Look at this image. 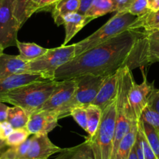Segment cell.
Instances as JSON below:
<instances>
[{
    "label": "cell",
    "mask_w": 159,
    "mask_h": 159,
    "mask_svg": "<svg viewBox=\"0 0 159 159\" xmlns=\"http://www.w3.org/2000/svg\"><path fill=\"white\" fill-rule=\"evenodd\" d=\"M59 0H30L27 8L26 16L28 20L34 13L41 11H52Z\"/></svg>",
    "instance_id": "28"
},
{
    "label": "cell",
    "mask_w": 159,
    "mask_h": 159,
    "mask_svg": "<svg viewBox=\"0 0 159 159\" xmlns=\"http://www.w3.org/2000/svg\"><path fill=\"white\" fill-rule=\"evenodd\" d=\"M55 159H95L88 138L84 142L69 148H62Z\"/></svg>",
    "instance_id": "18"
},
{
    "label": "cell",
    "mask_w": 159,
    "mask_h": 159,
    "mask_svg": "<svg viewBox=\"0 0 159 159\" xmlns=\"http://www.w3.org/2000/svg\"><path fill=\"white\" fill-rule=\"evenodd\" d=\"M59 117L55 111H38L29 116L27 128L30 134H48L58 126Z\"/></svg>",
    "instance_id": "11"
},
{
    "label": "cell",
    "mask_w": 159,
    "mask_h": 159,
    "mask_svg": "<svg viewBox=\"0 0 159 159\" xmlns=\"http://www.w3.org/2000/svg\"><path fill=\"white\" fill-rule=\"evenodd\" d=\"M139 124L141 127L142 131H143L150 147L155 154L156 158L159 159V134L151 125L143 121L142 119L139 120Z\"/></svg>",
    "instance_id": "26"
},
{
    "label": "cell",
    "mask_w": 159,
    "mask_h": 159,
    "mask_svg": "<svg viewBox=\"0 0 159 159\" xmlns=\"http://www.w3.org/2000/svg\"><path fill=\"white\" fill-rule=\"evenodd\" d=\"M3 48H2V47H1V46H0V55H1V54H2V53H3Z\"/></svg>",
    "instance_id": "44"
},
{
    "label": "cell",
    "mask_w": 159,
    "mask_h": 159,
    "mask_svg": "<svg viewBox=\"0 0 159 159\" xmlns=\"http://www.w3.org/2000/svg\"><path fill=\"white\" fill-rule=\"evenodd\" d=\"M140 119L151 125L159 134V114L147 106L142 112Z\"/></svg>",
    "instance_id": "31"
},
{
    "label": "cell",
    "mask_w": 159,
    "mask_h": 159,
    "mask_svg": "<svg viewBox=\"0 0 159 159\" xmlns=\"http://www.w3.org/2000/svg\"><path fill=\"white\" fill-rule=\"evenodd\" d=\"M148 9L151 11H157L159 10V0H148Z\"/></svg>",
    "instance_id": "41"
},
{
    "label": "cell",
    "mask_w": 159,
    "mask_h": 159,
    "mask_svg": "<svg viewBox=\"0 0 159 159\" xmlns=\"http://www.w3.org/2000/svg\"><path fill=\"white\" fill-rule=\"evenodd\" d=\"M30 135V134L26 127L14 129L11 134L5 140L6 144L8 147L18 146L26 141Z\"/></svg>",
    "instance_id": "29"
},
{
    "label": "cell",
    "mask_w": 159,
    "mask_h": 159,
    "mask_svg": "<svg viewBox=\"0 0 159 159\" xmlns=\"http://www.w3.org/2000/svg\"><path fill=\"white\" fill-rule=\"evenodd\" d=\"M128 159H138V157H137V152H136L135 146H134V148H133L132 151H131L130 154H129Z\"/></svg>",
    "instance_id": "42"
},
{
    "label": "cell",
    "mask_w": 159,
    "mask_h": 159,
    "mask_svg": "<svg viewBox=\"0 0 159 159\" xmlns=\"http://www.w3.org/2000/svg\"><path fill=\"white\" fill-rule=\"evenodd\" d=\"M129 30H140L143 33H152L159 30V10L148 11L146 14L137 17Z\"/></svg>",
    "instance_id": "20"
},
{
    "label": "cell",
    "mask_w": 159,
    "mask_h": 159,
    "mask_svg": "<svg viewBox=\"0 0 159 159\" xmlns=\"http://www.w3.org/2000/svg\"><path fill=\"white\" fill-rule=\"evenodd\" d=\"M15 0H0V46H16L20 27L14 16Z\"/></svg>",
    "instance_id": "8"
},
{
    "label": "cell",
    "mask_w": 159,
    "mask_h": 159,
    "mask_svg": "<svg viewBox=\"0 0 159 159\" xmlns=\"http://www.w3.org/2000/svg\"><path fill=\"white\" fill-rule=\"evenodd\" d=\"M148 11V0H135L128 9L127 12L137 17H140L146 14Z\"/></svg>",
    "instance_id": "32"
},
{
    "label": "cell",
    "mask_w": 159,
    "mask_h": 159,
    "mask_svg": "<svg viewBox=\"0 0 159 159\" xmlns=\"http://www.w3.org/2000/svg\"><path fill=\"white\" fill-rule=\"evenodd\" d=\"M112 1L116 13H123V12H127L128 9L135 0H112Z\"/></svg>",
    "instance_id": "35"
},
{
    "label": "cell",
    "mask_w": 159,
    "mask_h": 159,
    "mask_svg": "<svg viewBox=\"0 0 159 159\" xmlns=\"http://www.w3.org/2000/svg\"><path fill=\"white\" fill-rule=\"evenodd\" d=\"M44 80L45 79H44L42 75L34 74V73L16 74L0 79V102L2 101V97L12 90L24 86L27 84L41 81Z\"/></svg>",
    "instance_id": "14"
},
{
    "label": "cell",
    "mask_w": 159,
    "mask_h": 159,
    "mask_svg": "<svg viewBox=\"0 0 159 159\" xmlns=\"http://www.w3.org/2000/svg\"><path fill=\"white\" fill-rule=\"evenodd\" d=\"M137 19V16L128 12L116 13L115 16L108 20L94 33L75 44V56H79L99 44L103 43L123 32L129 30L131 25Z\"/></svg>",
    "instance_id": "4"
},
{
    "label": "cell",
    "mask_w": 159,
    "mask_h": 159,
    "mask_svg": "<svg viewBox=\"0 0 159 159\" xmlns=\"http://www.w3.org/2000/svg\"><path fill=\"white\" fill-rule=\"evenodd\" d=\"M74 57L75 44L48 48L43 56L27 62L25 73L40 74L45 80H55L56 70Z\"/></svg>",
    "instance_id": "6"
},
{
    "label": "cell",
    "mask_w": 159,
    "mask_h": 159,
    "mask_svg": "<svg viewBox=\"0 0 159 159\" xmlns=\"http://www.w3.org/2000/svg\"><path fill=\"white\" fill-rule=\"evenodd\" d=\"M13 127L9 122L4 121L0 123V140H5L13 131Z\"/></svg>",
    "instance_id": "37"
},
{
    "label": "cell",
    "mask_w": 159,
    "mask_h": 159,
    "mask_svg": "<svg viewBox=\"0 0 159 159\" xmlns=\"http://www.w3.org/2000/svg\"><path fill=\"white\" fill-rule=\"evenodd\" d=\"M59 83L56 80H44L27 84L7 93L1 102L20 107L30 116L46 102Z\"/></svg>",
    "instance_id": "3"
},
{
    "label": "cell",
    "mask_w": 159,
    "mask_h": 159,
    "mask_svg": "<svg viewBox=\"0 0 159 159\" xmlns=\"http://www.w3.org/2000/svg\"><path fill=\"white\" fill-rule=\"evenodd\" d=\"M138 122L134 121L132 123L127 134L121 140L115 159H128L137 140V133H138Z\"/></svg>",
    "instance_id": "21"
},
{
    "label": "cell",
    "mask_w": 159,
    "mask_h": 159,
    "mask_svg": "<svg viewBox=\"0 0 159 159\" xmlns=\"http://www.w3.org/2000/svg\"><path fill=\"white\" fill-rule=\"evenodd\" d=\"M16 47L19 49V56L24 60L30 62L43 56L48 48H43L35 43H27L17 41Z\"/></svg>",
    "instance_id": "22"
},
{
    "label": "cell",
    "mask_w": 159,
    "mask_h": 159,
    "mask_svg": "<svg viewBox=\"0 0 159 159\" xmlns=\"http://www.w3.org/2000/svg\"><path fill=\"white\" fill-rule=\"evenodd\" d=\"M87 117H88V126L86 132L89 137H92L97 131L102 119V110L96 105H89L86 107Z\"/></svg>",
    "instance_id": "25"
},
{
    "label": "cell",
    "mask_w": 159,
    "mask_h": 159,
    "mask_svg": "<svg viewBox=\"0 0 159 159\" xmlns=\"http://www.w3.org/2000/svg\"><path fill=\"white\" fill-rule=\"evenodd\" d=\"M137 134H138V133H137ZM134 146H135L136 152H137V157H138V159H145L144 155H143V150H142L141 145H140V140H139L138 137H137V140H136V142H135V144H134Z\"/></svg>",
    "instance_id": "40"
},
{
    "label": "cell",
    "mask_w": 159,
    "mask_h": 159,
    "mask_svg": "<svg viewBox=\"0 0 159 159\" xmlns=\"http://www.w3.org/2000/svg\"><path fill=\"white\" fill-rule=\"evenodd\" d=\"M112 12H116L112 0H94L85 16L94 20Z\"/></svg>",
    "instance_id": "23"
},
{
    "label": "cell",
    "mask_w": 159,
    "mask_h": 159,
    "mask_svg": "<svg viewBox=\"0 0 159 159\" xmlns=\"http://www.w3.org/2000/svg\"><path fill=\"white\" fill-rule=\"evenodd\" d=\"M77 78V86L72 98L63 106L55 111L59 119L70 116V112L75 108H86L91 105L95 98L105 76L84 75Z\"/></svg>",
    "instance_id": "7"
},
{
    "label": "cell",
    "mask_w": 159,
    "mask_h": 159,
    "mask_svg": "<svg viewBox=\"0 0 159 159\" xmlns=\"http://www.w3.org/2000/svg\"><path fill=\"white\" fill-rule=\"evenodd\" d=\"M142 41L144 66H149L159 58V30L152 33L143 32Z\"/></svg>",
    "instance_id": "17"
},
{
    "label": "cell",
    "mask_w": 159,
    "mask_h": 159,
    "mask_svg": "<svg viewBox=\"0 0 159 159\" xmlns=\"http://www.w3.org/2000/svg\"><path fill=\"white\" fill-rule=\"evenodd\" d=\"M137 137H138L139 140H140V145H141L142 150H143V155H144L145 159H157L154 153L153 152L152 149L150 147L149 143H148V140H147L146 137H145L144 134H143V131H142L141 127H140V124L138 122V134H137Z\"/></svg>",
    "instance_id": "34"
},
{
    "label": "cell",
    "mask_w": 159,
    "mask_h": 159,
    "mask_svg": "<svg viewBox=\"0 0 159 159\" xmlns=\"http://www.w3.org/2000/svg\"><path fill=\"white\" fill-rule=\"evenodd\" d=\"M134 81V76L129 67H123L119 70V84L116 106V129L111 159L116 157L119 143L127 134L132 123L134 121H138L134 117L129 102V91Z\"/></svg>",
    "instance_id": "2"
},
{
    "label": "cell",
    "mask_w": 159,
    "mask_h": 159,
    "mask_svg": "<svg viewBox=\"0 0 159 159\" xmlns=\"http://www.w3.org/2000/svg\"><path fill=\"white\" fill-rule=\"evenodd\" d=\"M118 84H119V71L109 76H105L95 98L91 104L99 107L102 110L105 109L116 99Z\"/></svg>",
    "instance_id": "13"
},
{
    "label": "cell",
    "mask_w": 159,
    "mask_h": 159,
    "mask_svg": "<svg viewBox=\"0 0 159 159\" xmlns=\"http://www.w3.org/2000/svg\"><path fill=\"white\" fill-rule=\"evenodd\" d=\"M70 116L73 118L75 121L76 122L82 129L84 131H87V126H88V117H87L86 108L80 107V108H75L70 112Z\"/></svg>",
    "instance_id": "33"
},
{
    "label": "cell",
    "mask_w": 159,
    "mask_h": 159,
    "mask_svg": "<svg viewBox=\"0 0 159 159\" xmlns=\"http://www.w3.org/2000/svg\"><path fill=\"white\" fill-rule=\"evenodd\" d=\"M30 0H15L14 2V16L17 20L20 28L27 20L26 16L27 6Z\"/></svg>",
    "instance_id": "30"
},
{
    "label": "cell",
    "mask_w": 159,
    "mask_h": 159,
    "mask_svg": "<svg viewBox=\"0 0 159 159\" xmlns=\"http://www.w3.org/2000/svg\"><path fill=\"white\" fill-rule=\"evenodd\" d=\"M94 0H80V3L79 10H78L77 13H80L82 15H85L91 5L93 4Z\"/></svg>",
    "instance_id": "38"
},
{
    "label": "cell",
    "mask_w": 159,
    "mask_h": 159,
    "mask_svg": "<svg viewBox=\"0 0 159 159\" xmlns=\"http://www.w3.org/2000/svg\"><path fill=\"white\" fill-rule=\"evenodd\" d=\"M62 150L51 141L48 134H34L30 137V146L24 159H48Z\"/></svg>",
    "instance_id": "12"
},
{
    "label": "cell",
    "mask_w": 159,
    "mask_h": 159,
    "mask_svg": "<svg viewBox=\"0 0 159 159\" xmlns=\"http://www.w3.org/2000/svg\"><path fill=\"white\" fill-rule=\"evenodd\" d=\"M148 107L159 114V90L154 89L150 96Z\"/></svg>",
    "instance_id": "36"
},
{
    "label": "cell",
    "mask_w": 159,
    "mask_h": 159,
    "mask_svg": "<svg viewBox=\"0 0 159 159\" xmlns=\"http://www.w3.org/2000/svg\"><path fill=\"white\" fill-rule=\"evenodd\" d=\"M76 86L77 78L60 80L49 98L38 111H56L59 109L72 98Z\"/></svg>",
    "instance_id": "10"
},
{
    "label": "cell",
    "mask_w": 159,
    "mask_h": 159,
    "mask_svg": "<svg viewBox=\"0 0 159 159\" xmlns=\"http://www.w3.org/2000/svg\"><path fill=\"white\" fill-rule=\"evenodd\" d=\"M27 62L19 55L13 56L2 53L0 55V79L25 73Z\"/></svg>",
    "instance_id": "15"
},
{
    "label": "cell",
    "mask_w": 159,
    "mask_h": 159,
    "mask_svg": "<svg viewBox=\"0 0 159 159\" xmlns=\"http://www.w3.org/2000/svg\"><path fill=\"white\" fill-rule=\"evenodd\" d=\"M30 143V138L18 146L10 147L0 154V159H24Z\"/></svg>",
    "instance_id": "27"
},
{
    "label": "cell",
    "mask_w": 159,
    "mask_h": 159,
    "mask_svg": "<svg viewBox=\"0 0 159 159\" xmlns=\"http://www.w3.org/2000/svg\"><path fill=\"white\" fill-rule=\"evenodd\" d=\"M80 0H59L52 10V16L57 26L62 25L63 18L66 15L77 13Z\"/></svg>",
    "instance_id": "19"
},
{
    "label": "cell",
    "mask_w": 159,
    "mask_h": 159,
    "mask_svg": "<svg viewBox=\"0 0 159 159\" xmlns=\"http://www.w3.org/2000/svg\"><path fill=\"white\" fill-rule=\"evenodd\" d=\"M143 80L141 84H137L134 80L129 91V102L134 117L140 120L143 109L148 106L150 96L155 88L154 83H150L143 71Z\"/></svg>",
    "instance_id": "9"
},
{
    "label": "cell",
    "mask_w": 159,
    "mask_h": 159,
    "mask_svg": "<svg viewBox=\"0 0 159 159\" xmlns=\"http://www.w3.org/2000/svg\"><path fill=\"white\" fill-rule=\"evenodd\" d=\"M9 108L10 107L5 105L3 102H0V123L7 121Z\"/></svg>",
    "instance_id": "39"
},
{
    "label": "cell",
    "mask_w": 159,
    "mask_h": 159,
    "mask_svg": "<svg viewBox=\"0 0 159 159\" xmlns=\"http://www.w3.org/2000/svg\"><path fill=\"white\" fill-rule=\"evenodd\" d=\"M5 147H7V144H6V142L5 140H0V154H2V150Z\"/></svg>",
    "instance_id": "43"
},
{
    "label": "cell",
    "mask_w": 159,
    "mask_h": 159,
    "mask_svg": "<svg viewBox=\"0 0 159 159\" xmlns=\"http://www.w3.org/2000/svg\"><path fill=\"white\" fill-rule=\"evenodd\" d=\"M91 20H93L79 13H73L66 15L63 18L62 24L65 27V39L62 45H67V43L70 40Z\"/></svg>",
    "instance_id": "16"
},
{
    "label": "cell",
    "mask_w": 159,
    "mask_h": 159,
    "mask_svg": "<svg viewBox=\"0 0 159 159\" xmlns=\"http://www.w3.org/2000/svg\"><path fill=\"white\" fill-rule=\"evenodd\" d=\"M116 99L102 110V119L97 131L88 137L95 159H111L116 129Z\"/></svg>",
    "instance_id": "5"
},
{
    "label": "cell",
    "mask_w": 159,
    "mask_h": 159,
    "mask_svg": "<svg viewBox=\"0 0 159 159\" xmlns=\"http://www.w3.org/2000/svg\"><path fill=\"white\" fill-rule=\"evenodd\" d=\"M29 114L19 106L9 108L7 121L11 124L13 129L24 128L27 126L29 120Z\"/></svg>",
    "instance_id": "24"
},
{
    "label": "cell",
    "mask_w": 159,
    "mask_h": 159,
    "mask_svg": "<svg viewBox=\"0 0 159 159\" xmlns=\"http://www.w3.org/2000/svg\"><path fill=\"white\" fill-rule=\"evenodd\" d=\"M143 32L128 30L84 52L56 70V80H65L84 75L107 76L123 67L144 66Z\"/></svg>",
    "instance_id": "1"
},
{
    "label": "cell",
    "mask_w": 159,
    "mask_h": 159,
    "mask_svg": "<svg viewBox=\"0 0 159 159\" xmlns=\"http://www.w3.org/2000/svg\"><path fill=\"white\" fill-rule=\"evenodd\" d=\"M159 62V58L157 59V61H156V62Z\"/></svg>",
    "instance_id": "45"
}]
</instances>
